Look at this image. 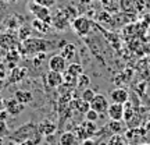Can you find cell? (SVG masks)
<instances>
[{
    "instance_id": "17",
    "label": "cell",
    "mask_w": 150,
    "mask_h": 145,
    "mask_svg": "<svg viewBox=\"0 0 150 145\" xmlns=\"http://www.w3.org/2000/svg\"><path fill=\"white\" fill-rule=\"evenodd\" d=\"M60 54H61L67 61H72V60L76 57V46H75V43H65L64 46L61 48Z\"/></svg>"
},
{
    "instance_id": "15",
    "label": "cell",
    "mask_w": 150,
    "mask_h": 145,
    "mask_svg": "<svg viewBox=\"0 0 150 145\" xmlns=\"http://www.w3.org/2000/svg\"><path fill=\"white\" fill-rule=\"evenodd\" d=\"M107 116L110 120H124V105H120V103L108 105Z\"/></svg>"
},
{
    "instance_id": "12",
    "label": "cell",
    "mask_w": 150,
    "mask_h": 145,
    "mask_svg": "<svg viewBox=\"0 0 150 145\" xmlns=\"http://www.w3.org/2000/svg\"><path fill=\"white\" fill-rule=\"evenodd\" d=\"M68 24H70V18L63 10H59L54 16H52V25L59 31H64L68 27Z\"/></svg>"
},
{
    "instance_id": "5",
    "label": "cell",
    "mask_w": 150,
    "mask_h": 145,
    "mask_svg": "<svg viewBox=\"0 0 150 145\" xmlns=\"http://www.w3.org/2000/svg\"><path fill=\"white\" fill-rule=\"evenodd\" d=\"M124 137L127 142L131 145H138L140 142H145L146 140V131L143 127H132V129L125 130Z\"/></svg>"
},
{
    "instance_id": "40",
    "label": "cell",
    "mask_w": 150,
    "mask_h": 145,
    "mask_svg": "<svg viewBox=\"0 0 150 145\" xmlns=\"http://www.w3.org/2000/svg\"><path fill=\"white\" fill-rule=\"evenodd\" d=\"M78 145H95L93 140H85V141H81Z\"/></svg>"
},
{
    "instance_id": "22",
    "label": "cell",
    "mask_w": 150,
    "mask_h": 145,
    "mask_svg": "<svg viewBox=\"0 0 150 145\" xmlns=\"http://www.w3.org/2000/svg\"><path fill=\"white\" fill-rule=\"evenodd\" d=\"M31 27H32V29H35L39 34H47L50 31V24H47V22H45V21H40L38 18H35L32 21Z\"/></svg>"
},
{
    "instance_id": "14",
    "label": "cell",
    "mask_w": 150,
    "mask_h": 145,
    "mask_svg": "<svg viewBox=\"0 0 150 145\" xmlns=\"http://www.w3.org/2000/svg\"><path fill=\"white\" fill-rule=\"evenodd\" d=\"M46 82L50 88H60L64 84V78H63V73H57V71H50L46 74Z\"/></svg>"
},
{
    "instance_id": "30",
    "label": "cell",
    "mask_w": 150,
    "mask_h": 145,
    "mask_svg": "<svg viewBox=\"0 0 150 145\" xmlns=\"http://www.w3.org/2000/svg\"><path fill=\"white\" fill-rule=\"evenodd\" d=\"M96 20H97V22H100V24H111L112 22V17H111V14L110 13H107V11H104V10H102L99 14L96 16Z\"/></svg>"
},
{
    "instance_id": "16",
    "label": "cell",
    "mask_w": 150,
    "mask_h": 145,
    "mask_svg": "<svg viewBox=\"0 0 150 145\" xmlns=\"http://www.w3.org/2000/svg\"><path fill=\"white\" fill-rule=\"evenodd\" d=\"M25 77H27V69L20 67V66H16L14 69L10 70V74H8V84L20 82V81H22Z\"/></svg>"
},
{
    "instance_id": "28",
    "label": "cell",
    "mask_w": 150,
    "mask_h": 145,
    "mask_svg": "<svg viewBox=\"0 0 150 145\" xmlns=\"http://www.w3.org/2000/svg\"><path fill=\"white\" fill-rule=\"evenodd\" d=\"M127 140L124 134H111L107 141V145H127Z\"/></svg>"
},
{
    "instance_id": "11",
    "label": "cell",
    "mask_w": 150,
    "mask_h": 145,
    "mask_svg": "<svg viewBox=\"0 0 150 145\" xmlns=\"http://www.w3.org/2000/svg\"><path fill=\"white\" fill-rule=\"evenodd\" d=\"M110 99L112 101V103L125 105L129 101V92L122 86H117L110 91Z\"/></svg>"
},
{
    "instance_id": "21",
    "label": "cell",
    "mask_w": 150,
    "mask_h": 145,
    "mask_svg": "<svg viewBox=\"0 0 150 145\" xmlns=\"http://www.w3.org/2000/svg\"><path fill=\"white\" fill-rule=\"evenodd\" d=\"M79 141L76 140V137L72 131H65L60 135L59 140V145H78Z\"/></svg>"
},
{
    "instance_id": "25",
    "label": "cell",
    "mask_w": 150,
    "mask_h": 145,
    "mask_svg": "<svg viewBox=\"0 0 150 145\" xmlns=\"http://www.w3.org/2000/svg\"><path fill=\"white\" fill-rule=\"evenodd\" d=\"M20 59H21V53H20L18 49H10V50H7V53H6V61L7 63L17 64L20 61Z\"/></svg>"
},
{
    "instance_id": "41",
    "label": "cell",
    "mask_w": 150,
    "mask_h": 145,
    "mask_svg": "<svg viewBox=\"0 0 150 145\" xmlns=\"http://www.w3.org/2000/svg\"><path fill=\"white\" fill-rule=\"evenodd\" d=\"M3 109H4V101H3V99H0V112H1Z\"/></svg>"
},
{
    "instance_id": "42",
    "label": "cell",
    "mask_w": 150,
    "mask_h": 145,
    "mask_svg": "<svg viewBox=\"0 0 150 145\" xmlns=\"http://www.w3.org/2000/svg\"><path fill=\"white\" fill-rule=\"evenodd\" d=\"M3 1H6V3H10V4H13V3H17L18 0H3Z\"/></svg>"
},
{
    "instance_id": "43",
    "label": "cell",
    "mask_w": 150,
    "mask_h": 145,
    "mask_svg": "<svg viewBox=\"0 0 150 145\" xmlns=\"http://www.w3.org/2000/svg\"><path fill=\"white\" fill-rule=\"evenodd\" d=\"M16 145H31L29 142H18V144H16Z\"/></svg>"
},
{
    "instance_id": "33",
    "label": "cell",
    "mask_w": 150,
    "mask_h": 145,
    "mask_svg": "<svg viewBox=\"0 0 150 145\" xmlns=\"http://www.w3.org/2000/svg\"><path fill=\"white\" fill-rule=\"evenodd\" d=\"M85 120L92 121V123H96L97 120H99V113L95 112V110H92V109H89V110L85 113Z\"/></svg>"
},
{
    "instance_id": "45",
    "label": "cell",
    "mask_w": 150,
    "mask_h": 145,
    "mask_svg": "<svg viewBox=\"0 0 150 145\" xmlns=\"http://www.w3.org/2000/svg\"><path fill=\"white\" fill-rule=\"evenodd\" d=\"M95 1H97V0H95ZM99 1H100V0H99Z\"/></svg>"
},
{
    "instance_id": "10",
    "label": "cell",
    "mask_w": 150,
    "mask_h": 145,
    "mask_svg": "<svg viewBox=\"0 0 150 145\" xmlns=\"http://www.w3.org/2000/svg\"><path fill=\"white\" fill-rule=\"evenodd\" d=\"M4 109L8 112L10 116H18L21 114L24 110H25V105H22L17 101L16 98H8V99H4Z\"/></svg>"
},
{
    "instance_id": "44",
    "label": "cell",
    "mask_w": 150,
    "mask_h": 145,
    "mask_svg": "<svg viewBox=\"0 0 150 145\" xmlns=\"http://www.w3.org/2000/svg\"><path fill=\"white\" fill-rule=\"evenodd\" d=\"M138 145H150V144H147V142H140V144H138Z\"/></svg>"
},
{
    "instance_id": "38",
    "label": "cell",
    "mask_w": 150,
    "mask_h": 145,
    "mask_svg": "<svg viewBox=\"0 0 150 145\" xmlns=\"http://www.w3.org/2000/svg\"><path fill=\"white\" fill-rule=\"evenodd\" d=\"M143 129H145V131H146V138L150 137V120L149 121H146V124L143 126Z\"/></svg>"
},
{
    "instance_id": "13",
    "label": "cell",
    "mask_w": 150,
    "mask_h": 145,
    "mask_svg": "<svg viewBox=\"0 0 150 145\" xmlns=\"http://www.w3.org/2000/svg\"><path fill=\"white\" fill-rule=\"evenodd\" d=\"M38 130H39V133L42 134V137H50V135H53L54 133H56L57 124L53 123L52 120L45 119V120H42L40 123L38 124Z\"/></svg>"
},
{
    "instance_id": "4",
    "label": "cell",
    "mask_w": 150,
    "mask_h": 145,
    "mask_svg": "<svg viewBox=\"0 0 150 145\" xmlns=\"http://www.w3.org/2000/svg\"><path fill=\"white\" fill-rule=\"evenodd\" d=\"M71 27L79 36H86L92 29V21L85 16H78L71 21Z\"/></svg>"
},
{
    "instance_id": "6",
    "label": "cell",
    "mask_w": 150,
    "mask_h": 145,
    "mask_svg": "<svg viewBox=\"0 0 150 145\" xmlns=\"http://www.w3.org/2000/svg\"><path fill=\"white\" fill-rule=\"evenodd\" d=\"M28 9L35 16V18L40 20V21L47 22V24L52 25V13H50V9H46V7H42V6H39V4H35L33 1H31L28 4Z\"/></svg>"
},
{
    "instance_id": "31",
    "label": "cell",
    "mask_w": 150,
    "mask_h": 145,
    "mask_svg": "<svg viewBox=\"0 0 150 145\" xmlns=\"http://www.w3.org/2000/svg\"><path fill=\"white\" fill-rule=\"evenodd\" d=\"M47 60V53H38L33 56L32 59V63L35 67H42L43 63Z\"/></svg>"
},
{
    "instance_id": "2",
    "label": "cell",
    "mask_w": 150,
    "mask_h": 145,
    "mask_svg": "<svg viewBox=\"0 0 150 145\" xmlns=\"http://www.w3.org/2000/svg\"><path fill=\"white\" fill-rule=\"evenodd\" d=\"M57 45L53 41H47L43 38H28L24 42L18 45V50L21 56H28V57H33L38 53H47L49 50H53Z\"/></svg>"
},
{
    "instance_id": "36",
    "label": "cell",
    "mask_w": 150,
    "mask_h": 145,
    "mask_svg": "<svg viewBox=\"0 0 150 145\" xmlns=\"http://www.w3.org/2000/svg\"><path fill=\"white\" fill-rule=\"evenodd\" d=\"M146 7V0H134V10L143 11Z\"/></svg>"
},
{
    "instance_id": "19",
    "label": "cell",
    "mask_w": 150,
    "mask_h": 145,
    "mask_svg": "<svg viewBox=\"0 0 150 145\" xmlns=\"http://www.w3.org/2000/svg\"><path fill=\"white\" fill-rule=\"evenodd\" d=\"M107 130L111 134H124L125 123H124V120H110L107 124Z\"/></svg>"
},
{
    "instance_id": "29",
    "label": "cell",
    "mask_w": 150,
    "mask_h": 145,
    "mask_svg": "<svg viewBox=\"0 0 150 145\" xmlns=\"http://www.w3.org/2000/svg\"><path fill=\"white\" fill-rule=\"evenodd\" d=\"M120 10L124 11L125 14H128V13H135L134 0H120Z\"/></svg>"
},
{
    "instance_id": "27",
    "label": "cell",
    "mask_w": 150,
    "mask_h": 145,
    "mask_svg": "<svg viewBox=\"0 0 150 145\" xmlns=\"http://www.w3.org/2000/svg\"><path fill=\"white\" fill-rule=\"evenodd\" d=\"M91 85V78L88 77L86 74H81L78 78H76V88L79 91H83L86 88H89Z\"/></svg>"
},
{
    "instance_id": "1",
    "label": "cell",
    "mask_w": 150,
    "mask_h": 145,
    "mask_svg": "<svg viewBox=\"0 0 150 145\" xmlns=\"http://www.w3.org/2000/svg\"><path fill=\"white\" fill-rule=\"evenodd\" d=\"M7 138L16 144L29 142L31 145H39L42 141V134L38 130V124H35L33 121H28V123L22 124L21 127H18L17 130H14L13 133H10Z\"/></svg>"
},
{
    "instance_id": "20",
    "label": "cell",
    "mask_w": 150,
    "mask_h": 145,
    "mask_svg": "<svg viewBox=\"0 0 150 145\" xmlns=\"http://www.w3.org/2000/svg\"><path fill=\"white\" fill-rule=\"evenodd\" d=\"M100 4H102L103 10L110 14L120 11V0H100Z\"/></svg>"
},
{
    "instance_id": "37",
    "label": "cell",
    "mask_w": 150,
    "mask_h": 145,
    "mask_svg": "<svg viewBox=\"0 0 150 145\" xmlns=\"http://www.w3.org/2000/svg\"><path fill=\"white\" fill-rule=\"evenodd\" d=\"M10 117V114H8V112L6 110V109H3L1 112H0V120L1 121H7V119Z\"/></svg>"
},
{
    "instance_id": "3",
    "label": "cell",
    "mask_w": 150,
    "mask_h": 145,
    "mask_svg": "<svg viewBox=\"0 0 150 145\" xmlns=\"http://www.w3.org/2000/svg\"><path fill=\"white\" fill-rule=\"evenodd\" d=\"M76 137V140L79 141H85V140H92V137H95L97 133V126L96 123H92V121H82L79 123L72 131Z\"/></svg>"
},
{
    "instance_id": "35",
    "label": "cell",
    "mask_w": 150,
    "mask_h": 145,
    "mask_svg": "<svg viewBox=\"0 0 150 145\" xmlns=\"http://www.w3.org/2000/svg\"><path fill=\"white\" fill-rule=\"evenodd\" d=\"M8 135H10V131H8V127H7V121L0 120V140L3 137H8Z\"/></svg>"
},
{
    "instance_id": "39",
    "label": "cell",
    "mask_w": 150,
    "mask_h": 145,
    "mask_svg": "<svg viewBox=\"0 0 150 145\" xmlns=\"http://www.w3.org/2000/svg\"><path fill=\"white\" fill-rule=\"evenodd\" d=\"M6 78V69L4 66H0V80H4Z\"/></svg>"
},
{
    "instance_id": "18",
    "label": "cell",
    "mask_w": 150,
    "mask_h": 145,
    "mask_svg": "<svg viewBox=\"0 0 150 145\" xmlns=\"http://www.w3.org/2000/svg\"><path fill=\"white\" fill-rule=\"evenodd\" d=\"M14 98L22 105H28L33 101V94L28 89H17L14 92Z\"/></svg>"
},
{
    "instance_id": "7",
    "label": "cell",
    "mask_w": 150,
    "mask_h": 145,
    "mask_svg": "<svg viewBox=\"0 0 150 145\" xmlns=\"http://www.w3.org/2000/svg\"><path fill=\"white\" fill-rule=\"evenodd\" d=\"M67 66H68V61L61 56L60 53L53 54L47 61V67L50 71H57V73H64L67 70Z\"/></svg>"
},
{
    "instance_id": "23",
    "label": "cell",
    "mask_w": 150,
    "mask_h": 145,
    "mask_svg": "<svg viewBox=\"0 0 150 145\" xmlns=\"http://www.w3.org/2000/svg\"><path fill=\"white\" fill-rule=\"evenodd\" d=\"M64 73L72 75L75 78H78L81 74H83V67H82L79 63H70V64L67 66V70H65Z\"/></svg>"
},
{
    "instance_id": "9",
    "label": "cell",
    "mask_w": 150,
    "mask_h": 145,
    "mask_svg": "<svg viewBox=\"0 0 150 145\" xmlns=\"http://www.w3.org/2000/svg\"><path fill=\"white\" fill-rule=\"evenodd\" d=\"M18 36H16L13 32H0V48L6 49V50H10V49H16V46L20 45Z\"/></svg>"
},
{
    "instance_id": "32",
    "label": "cell",
    "mask_w": 150,
    "mask_h": 145,
    "mask_svg": "<svg viewBox=\"0 0 150 145\" xmlns=\"http://www.w3.org/2000/svg\"><path fill=\"white\" fill-rule=\"evenodd\" d=\"M95 91L93 89H91V88H86V89H83L82 91V94H81V99L82 101H85V102H88V103H91V101L95 98Z\"/></svg>"
},
{
    "instance_id": "8",
    "label": "cell",
    "mask_w": 150,
    "mask_h": 145,
    "mask_svg": "<svg viewBox=\"0 0 150 145\" xmlns=\"http://www.w3.org/2000/svg\"><path fill=\"white\" fill-rule=\"evenodd\" d=\"M108 101L107 98L104 96L103 94H96L95 95V98L91 101V103H89V106H91L92 110H95V112H97L99 114H102V113H106L108 109Z\"/></svg>"
},
{
    "instance_id": "24",
    "label": "cell",
    "mask_w": 150,
    "mask_h": 145,
    "mask_svg": "<svg viewBox=\"0 0 150 145\" xmlns=\"http://www.w3.org/2000/svg\"><path fill=\"white\" fill-rule=\"evenodd\" d=\"M32 34H33L32 27L22 25V27H20L18 32H17V36H18V41H20V42H24V41H25V39H28V38H32V36H31Z\"/></svg>"
},
{
    "instance_id": "46",
    "label": "cell",
    "mask_w": 150,
    "mask_h": 145,
    "mask_svg": "<svg viewBox=\"0 0 150 145\" xmlns=\"http://www.w3.org/2000/svg\"><path fill=\"white\" fill-rule=\"evenodd\" d=\"M127 145H131V144H127Z\"/></svg>"
},
{
    "instance_id": "34",
    "label": "cell",
    "mask_w": 150,
    "mask_h": 145,
    "mask_svg": "<svg viewBox=\"0 0 150 145\" xmlns=\"http://www.w3.org/2000/svg\"><path fill=\"white\" fill-rule=\"evenodd\" d=\"M35 4H39L42 7H46V9H50L56 4V0H32Z\"/></svg>"
},
{
    "instance_id": "26",
    "label": "cell",
    "mask_w": 150,
    "mask_h": 145,
    "mask_svg": "<svg viewBox=\"0 0 150 145\" xmlns=\"http://www.w3.org/2000/svg\"><path fill=\"white\" fill-rule=\"evenodd\" d=\"M72 108L78 113L85 114V113L91 109V106H89V103L85 102V101H82V99H74V101H72Z\"/></svg>"
}]
</instances>
